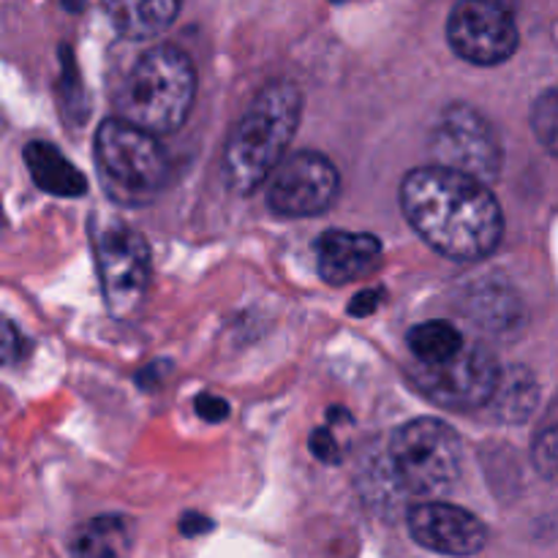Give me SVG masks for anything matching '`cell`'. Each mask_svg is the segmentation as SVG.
<instances>
[{"label":"cell","instance_id":"1","mask_svg":"<svg viewBox=\"0 0 558 558\" xmlns=\"http://www.w3.org/2000/svg\"><path fill=\"white\" fill-rule=\"evenodd\" d=\"M401 207L414 232L441 256L477 262L494 254L505 216L494 191L445 167H417L403 178Z\"/></svg>","mask_w":558,"mask_h":558},{"label":"cell","instance_id":"2","mask_svg":"<svg viewBox=\"0 0 558 558\" xmlns=\"http://www.w3.org/2000/svg\"><path fill=\"white\" fill-rule=\"evenodd\" d=\"M300 114H303V96L298 85L287 80L270 82L251 101L229 134L223 150V180L229 191L245 196L270 180L278 163L287 158Z\"/></svg>","mask_w":558,"mask_h":558},{"label":"cell","instance_id":"3","mask_svg":"<svg viewBox=\"0 0 558 558\" xmlns=\"http://www.w3.org/2000/svg\"><path fill=\"white\" fill-rule=\"evenodd\" d=\"M196 98V69L178 47H153L125 74L114 107L118 118L153 136L172 134L189 120Z\"/></svg>","mask_w":558,"mask_h":558},{"label":"cell","instance_id":"4","mask_svg":"<svg viewBox=\"0 0 558 558\" xmlns=\"http://www.w3.org/2000/svg\"><path fill=\"white\" fill-rule=\"evenodd\" d=\"M461 466V436L445 420L420 417L392 434L390 472L412 496L439 499L458 483Z\"/></svg>","mask_w":558,"mask_h":558},{"label":"cell","instance_id":"5","mask_svg":"<svg viewBox=\"0 0 558 558\" xmlns=\"http://www.w3.org/2000/svg\"><path fill=\"white\" fill-rule=\"evenodd\" d=\"M96 163L112 199L125 205H145L167 183V153L158 136L120 118L98 125Z\"/></svg>","mask_w":558,"mask_h":558},{"label":"cell","instance_id":"6","mask_svg":"<svg viewBox=\"0 0 558 558\" xmlns=\"http://www.w3.org/2000/svg\"><path fill=\"white\" fill-rule=\"evenodd\" d=\"M93 245L104 300L114 316L125 319L140 308L150 287V248L134 227L118 218L96 223Z\"/></svg>","mask_w":558,"mask_h":558},{"label":"cell","instance_id":"7","mask_svg":"<svg viewBox=\"0 0 558 558\" xmlns=\"http://www.w3.org/2000/svg\"><path fill=\"white\" fill-rule=\"evenodd\" d=\"M430 153L436 167L452 169L488 185L501 172V142L490 120L469 104H452L441 112Z\"/></svg>","mask_w":558,"mask_h":558},{"label":"cell","instance_id":"8","mask_svg":"<svg viewBox=\"0 0 558 558\" xmlns=\"http://www.w3.org/2000/svg\"><path fill=\"white\" fill-rule=\"evenodd\" d=\"M341 191L336 163L316 150L289 153L267 183V207L283 218H311L325 213Z\"/></svg>","mask_w":558,"mask_h":558},{"label":"cell","instance_id":"9","mask_svg":"<svg viewBox=\"0 0 558 558\" xmlns=\"http://www.w3.org/2000/svg\"><path fill=\"white\" fill-rule=\"evenodd\" d=\"M447 41L458 58L474 65H499L518 49L515 16L490 0H463L450 11Z\"/></svg>","mask_w":558,"mask_h":558},{"label":"cell","instance_id":"10","mask_svg":"<svg viewBox=\"0 0 558 558\" xmlns=\"http://www.w3.org/2000/svg\"><path fill=\"white\" fill-rule=\"evenodd\" d=\"M499 363L485 347H463L456 360L445 365H417L412 381L434 403L447 409H474L490 401L499 381Z\"/></svg>","mask_w":558,"mask_h":558},{"label":"cell","instance_id":"11","mask_svg":"<svg viewBox=\"0 0 558 558\" xmlns=\"http://www.w3.org/2000/svg\"><path fill=\"white\" fill-rule=\"evenodd\" d=\"M414 543L441 556H477L488 543V529L474 512L445 501H423L409 510Z\"/></svg>","mask_w":558,"mask_h":558},{"label":"cell","instance_id":"12","mask_svg":"<svg viewBox=\"0 0 558 558\" xmlns=\"http://www.w3.org/2000/svg\"><path fill=\"white\" fill-rule=\"evenodd\" d=\"M381 259V243L374 234L347 232V229H330L316 240V262H319V276L327 283L357 281L368 276Z\"/></svg>","mask_w":558,"mask_h":558},{"label":"cell","instance_id":"13","mask_svg":"<svg viewBox=\"0 0 558 558\" xmlns=\"http://www.w3.org/2000/svg\"><path fill=\"white\" fill-rule=\"evenodd\" d=\"M25 163L31 169L33 183L47 191V194L74 199V196H82L87 191L85 174L49 142H27Z\"/></svg>","mask_w":558,"mask_h":558},{"label":"cell","instance_id":"14","mask_svg":"<svg viewBox=\"0 0 558 558\" xmlns=\"http://www.w3.org/2000/svg\"><path fill=\"white\" fill-rule=\"evenodd\" d=\"M134 526L123 515H101L82 523L71 539V558H129Z\"/></svg>","mask_w":558,"mask_h":558},{"label":"cell","instance_id":"15","mask_svg":"<svg viewBox=\"0 0 558 558\" xmlns=\"http://www.w3.org/2000/svg\"><path fill=\"white\" fill-rule=\"evenodd\" d=\"M114 31L125 38H153L167 31L180 14L174 0H114L107 3Z\"/></svg>","mask_w":558,"mask_h":558},{"label":"cell","instance_id":"16","mask_svg":"<svg viewBox=\"0 0 558 558\" xmlns=\"http://www.w3.org/2000/svg\"><path fill=\"white\" fill-rule=\"evenodd\" d=\"M409 349L414 354V363L417 365H445L450 360H456L458 354L463 352L466 347V338L463 332L458 330L452 322L445 319H434V322H423V325L412 327L409 330Z\"/></svg>","mask_w":558,"mask_h":558},{"label":"cell","instance_id":"17","mask_svg":"<svg viewBox=\"0 0 558 558\" xmlns=\"http://www.w3.org/2000/svg\"><path fill=\"white\" fill-rule=\"evenodd\" d=\"M537 401V379L526 368H510L499 374V381H496V390L488 403L505 423H523V420L532 417Z\"/></svg>","mask_w":558,"mask_h":558},{"label":"cell","instance_id":"18","mask_svg":"<svg viewBox=\"0 0 558 558\" xmlns=\"http://www.w3.org/2000/svg\"><path fill=\"white\" fill-rule=\"evenodd\" d=\"M532 129L539 145L558 158V90L545 93L532 109Z\"/></svg>","mask_w":558,"mask_h":558},{"label":"cell","instance_id":"19","mask_svg":"<svg viewBox=\"0 0 558 558\" xmlns=\"http://www.w3.org/2000/svg\"><path fill=\"white\" fill-rule=\"evenodd\" d=\"M474 314L477 319L496 325V330H501L505 325H512V316H515L518 303L510 298V292H501V289H488V292L477 294L474 300Z\"/></svg>","mask_w":558,"mask_h":558},{"label":"cell","instance_id":"20","mask_svg":"<svg viewBox=\"0 0 558 558\" xmlns=\"http://www.w3.org/2000/svg\"><path fill=\"white\" fill-rule=\"evenodd\" d=\"M534 466L548 483H558V425H550L534 441Z\"/></svg>","mask_w":558,"mask_h":558},{"label":"cell","instance_id":"21","mask_svg":"<svg viewBox=\"0 0 558 558\" xmlns=\"http://www.w3.org/2000/svg\"><path fill=\"white\" fill-rule=\"evenodd\" d=\"M194 407H196V414H199L202 420H207V423H223V420L229 417V403L223 401V398L213 396V392H202V396H196Z\"/></svg>","mask_w":558,"mask_h":558},{"label":"cell","instance_id":"22","mask_svg":"<svg viewBox=\"0 0 558 558\" xmlns=\"http://www.w3.org/2000/svg\"><path fill=\"white\" fill-rule=\"evenodd\" d=\"M311 452H314V458H319L322 463L341 461V447H338V441L332 439L330 430H322V428L314 430V436H311Z\"/></svg>","mask_w":558,"mask_h":558},{"label":"cell","instance_id":"23","mask_svg":"<svg viewBox=\"0 0 558 558\" xmlns=\"http://www.w3.org/2000/svg\"><path fill=\"white\" fill-rule=\"evenodd\" d=\"M22 338L9 322H0V365H11L20 360L22 354Z\"/></svg>","mask_w":558,"mask_h":558},{"label":"cell","instance_id":"24","mask_svg":"<svg viewBox=\"0 0 558 558\" xmlns=\"http://www.w3.org/2000/svg\"><path fill=\"white\" fill-rule=\"evenodd\" d=\"M379 300H381V292L379 289H368V292H360L357 298L352 300V316H368V314H374L376 311V305H379Z\"/></svg>","mask_w":558,"mask_h":558},{"label":"cell","instance_id":"25","mask_svg":"<svg viewBox=\"0 0 558 558\" xmlns=\"http://www.w3.org/2000/svg\"><path fill=\"white\" fill-rule=\"evenodd\" d=\"M213 529V521L210 518H202V515H183V523H180V532L185 534V537H196V534H205Z\"/></svg>","mask_w":558,"mask_h":558},{"label":"cell","instance_id":"26","mask_svg":"<svg viewBox=\"0 0 558 558\" xmlns=\"http://www.w3.org/2000/svg\"><path fill=\"white\" fill-rule=\"evenodd\" d=\"M167 371H169V363L147 365V368L140 374V385L147 387V390H153V387H156L158 381H161L163 376H167Z\"/></svg>","mask_w":558,"mask_h":558}]
</instances>
